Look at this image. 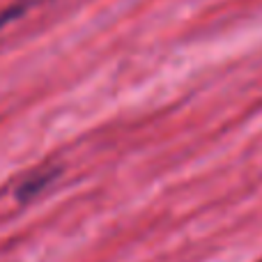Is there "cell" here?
Masks as SVG:
<instances>
[{
    "instance_id": "6da1fadb",
    "label": "cell",
    "mask_w": 262,
    "mask_h": 262,
    "mask_svg": "<svg viewBox=\"0 0 262 262\" xmlns=\"http://www.w3.org/2000/svg\"><path fill=\"white\" fill-rule=\"evenodd\" d=\"M35 3L37 0H21V3H14V5H9L7 9H3V12H0V30L7 28L9 23H14L18 16H23Z\"/></svg>"
}]
</instances>
